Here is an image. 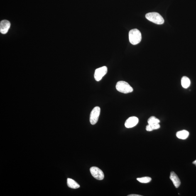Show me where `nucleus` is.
Returning a JSON list of instances; mask_svg holds the SVG:
<instances>
[{"mask_svg": "<svg viewBox=\"0 0 196 196\" xmlns=\"http://www.w3.org/2000/svg\"><path fill=\"white\" fill-rule=\"evenodd\" d=\"M129 42L133 45H137L141 40V33L137 29L131 30L129 32Z\"/></svg>", "mask_w": 196, "mask_h": 196, "instance_id": "nucleus-1", "label": "nucleus"}, {"mask_svg": "<svg viewBox=\"0 0 196 196\" xmlns=\"http://www.w3.org/2000/svg\"><path fill=\"white\" fill-rule=\"evenodd\" d=\"M147 19L157 24H162L164 22V20L159 13L156 12L149 13L145 16Z\"/></svg>", "mask_w": 196, "mask_h": 196, "instance_id": "nucleus-2", "label": "nucleus"}, {"mask_svg": "<svg viewBox=\"0 0 196 196\" xmlns=\"http://www.w3.org/2000/svg\"><path fill=\"white\" fill-rule=\"evenodd\" d=\"M117 90L120 92L127 94L132 92L133 89L128 82L124 81H119L116 85Z\"/></svg>", "mask_w": 196, "mask_h": 196, "instance_id": "nucleus-3", "label": "nucleus"}, {"mask_svg": "<svg viewBox=\"0 0 196 196\" xmlns=\"http://www.w3.org/2000/svg\"><path fill=\"white\" fill-rule=\"evenodd\" d=\"M100 108L99 106L94 107L91 111L90 116V122L92 125H95L97 122L100 113Z\"/></svg>", "mask_w": 196, "mask_h": 196, "instance_id": "nucleus-4", "label": "nucleus"}, {"mask_svg": "<svg viewBox=\"0 0 196 196\" xmlns=\"http://www.w3.org/2000/svg\"><path fill=\"white\" fill-rule=\"evenodd\" d=\"M90 172L93 177L96 180H103L104 175L103 172L100 169L96 167H92L90 169Z\"/></svg>", "mask_w": 196, "mask_h": 196, "instance_id": "nucleus-5", "label": "nucleus"}, {"mask_svg": "<svg viewBox=\"0 0 196 196\" xmlns=\"http://www.w3.org/2000/svg\"><path fill=\"white\" fill-rule=\"evenodd\" d=\"M107 67L103 66L96 69L94 72V77L95 80L99 82L102 79V77L107 74Z\"/></svg>", "mask_w": 196, "mask_h": 196, "instance_id": "nucleus-6", "label": "nucleus"}, {"mask_svg": "<svg viewBox=\"0 0 196 196\" xmlns=\"http://www.w3.org/2000/svg\"><path fill=\"white\" fill-rule=\"evenodd\" d=\"M139 120L136 117H131L126 120L125 125L126 128H130L136 126Z\"/></svg>", "mask_w": 196, "mask_h": 196, "instance_id": "nucleus-7", "label": "nucleus"}, {"mask_svg": "<svg viewBox=\"0 0 196 196\" xmlns=\"http://www.w3.org/2000/svg\"><path fill=\"white\" fill-rule=\"evenodd\" d=\"M10 23L7 20H3L0 23V32L1 33L5 34L7 33L10 27Z\"/></svg>", "mask_w": 196, "mask_h": 196, "instance_id": "nucleus-8", "label": "nucleus"}, {"mask_svg": "<svg viewBox=\"0 0 196 196\" xmlns=\"http://www.w3.org/2000/svg\"><path fill=\"white\" fill-rule=\"evenodd\" d=\"M170 178L175 188H178L180 185L181 182L180 179L176 174L173 172H171Z\"/></svg>", "mask_w": 196, "mask_h": 196, "instance_id": "nucleus-9", "label": "nucleus"}, {"mask_svg": "<svg viewBox=\"0 0 196 196\" xmlns=\"http://www.w3.org/2000/svg\"><path fill=\"white\" fill-rule=\"evenodd\" d=\"M189 132L186 130H182L177 132L176 133V136L179 139L185 140L189 136Z\"/></svg>", "mask_w": 196, "mask_h": 196, "instance_id": "nucleus-10", "label": "nucleus"}, {"mask_svg": "<svg viewBox=\"0 0 196 196\" xmlns=\"http://www.w3.org/2000/svg\"><path fill=\"white\" fill-rule=\"evenodd\" d=\"M68 186L71 188L77 189L79 188L80 186L75 181L71 178H68L67 180Z\"/></svg>", "mask_w": 196, "mask_h": 196, "instance_id": "nucleus-11", "label": "nucleus"}, {"mask_svg": "<svg viewBox=\"0 0 196 196\" xmlns=\"http://www.w3.org/2000/svg\"><path fill=\"white\" fill-rule=\"evenodd\" d=\"M181 84L182 87L184 88H187L190 85V79L186 76L182 77L181 79Z\"/></svg>", "mask_w": 196, "mask_h": 196, "instance_id": "nucleus-12", "label": "nucleus"}, {"mask_svg": "<svg viewBox=\"0 0 196 196\" xmlns=\"http://www.w3.org/2000/svg\"><path fill=\"white\" fill-rule=\"evenodd\" d=\"M160 128L159 124H148L146 126V129L147 131H150L153 130L159 129Z\"/></svg>", "mask_w": 196, "mask_h": 196, "instance_id": "nucleus-13", "label": "nucleus"}, {"mask_svg": "<svg viewBox=\"0 0 196 196\" xmlns=\"http://www.w3.org/2000/svg\"><path fill=\"white\" fill-rule=\"evenodd\" d=\"M137 180L140 182V183H146L151 182V178L150 177H145L140 178H137Z\"/></svg>", "mask_w": 196, "mask_h": 196, "instance_id": "nucleus-14", "label": "nucleus"}, {"mask_svg": "<svg viewBox=\"0 0 196 196\" xmlns=\"http://www.w3.org/2000/svg\"><path fill=\"white\" fill-rule=\"evenodd\" d=\"M159 120L155 117L154 116H151L148 120V124H159L160 122Z\"/></svg>", "mask_w": 196, "mask_h": 196, "instance_id": "nucleus-15", "label": "nucleus"}, {"mask_svg": "<svg viewBox=\"0 0 196 196\" xmlns=\"http://www.w3.org/2000/svg\"><path fill=\"white\" fill-rule=\"evenodd\" d=\"M128 196H142V195H137V194H131V195H128Z\"/></svg>", "mask_w": 196, "mask_h": 196, "instance_id": "nucleus-16", "label": "nucleus"}, {"mask_svg": "<svg viewBox=\"0 0 196 196\" xmlns=\"http://www.w3.org/2000/svg\"><path fill=\"white\" fill-rule=\"evenodd\" d=\"M192 163L194 164V165H195L196 166V160H195V161H194L193 163Z\"/></svg>", "mask_w": 196, "mask_h": 196, "instance_id": "nucleus-17", "label": "nucleus"}]
</instances>
